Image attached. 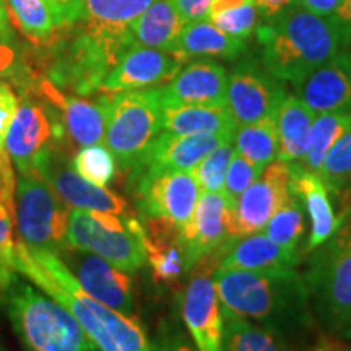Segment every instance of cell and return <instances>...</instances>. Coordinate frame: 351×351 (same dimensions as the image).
I'll return each mask as SVG.
<instances>
[{
	"mask_svg": "<svg viewBox=\"0 0 351 351\" xmlns=\"http://www.w3.org/2000/svg\"><path fill=\"white\" fill-rule=\"evenodd\" d=\"M348 67H350V73H351V54H348Z\"/></svg>",
	"mask_w": 351,
	"mask_h": 351,
	"instance_id": "cell-53",
	"label": "cell"
},
{
	"mask_svg": "<svg viewBox=\"0 0 351 351\" xmlns=\"http://www.w3.org/2000/svg\"><path fill=\"white\" fill-rule=\"evenodd\" d=\"M12 36V28H10V19H8V10L5 0H0V39L8 43Z\"/></svg>",
	"mask_w": 351,
	"mask_h": 351,
	"instance_id": "cell-49",
	"label": "cell"
},
{
	"mask_svg": "<svg viewBox=\"0 0 351 351\" xmlns=\"http://www.w3.org/2000/svg\"><path fill=\"white\" fill-rule=\"evenodd\" d=\"M186 269L221 252L231 238V210L223 192H202L191 226L184 232Z\"/></svg>",
	"mask_w": 351,
	"mask_h": 351,
	"instance_id": "cell-17",
	"label": "cell"
},
{
	"mask_svg": "<svg viewBox=\"0 0 351 351\" xmlns=\"http://www.w3.org/2000/svg\"><path fill=\"white\" fill-rule=\"evenodd\" d=\"M186 25L174 0H156L130 25V44L174 52Z\"/></svg>",
	"mask_w": 351,
	"mask_h": 351,
	"instance_id": "cell-26",
	"label": "cell"
},
{
	"mask_svg": "<svg viewBox=\"0 0 351 351\" xmlns=\"http://www.w3.org/2000/svg\"><path fill=\"white\" fill-rule=\"evenodd\" d=\"M351 127V111H335L317 114L311 129L309 145L304 158L301 160V166L306 169L320 174L324 161L332 150L333 145Z\"/></svg>",
	"mask_w": 351,
	"mask_h": 351,
	"instance_id": "cell-31",
	"label": "cell"
},
{
	"mask_svg": "<svg viewBox=\"0 0 351 351\" xmlns=\"http://www.w3.org/2000/svg\"><path fill=\"white\" fill-rule=\"evenodd\" d=\"M245 0H213V8H212V15L217 12L221 10H228V8L238 7L241 3H244ZM210 15V16H212Z\"/></svg>",
	"mask_w": 351,
	"mask_h": 351,
	"instance_id": "cell-50",
	"label": "cell"
},
{
	"mask_svg": "<svg viewBox=\"0 0 351 351\" xmlns=\"http://www.w3.org/2000/svg\"><path fill=\"white\" fill-rule=\"evenodd\" d=\"M234 150L249 161L265 168L276 158L278 153V129H276V116L265 117L252 124L236 127Z\"/></svg>",
	"mask_w": 351,
	"mask_h": 351,
	"instance_id": "cell-32",
	"label": "cell"
},
{
	"mask_svg": "<svg viewBox=\"0 0 351 351\" xmlns=\"http://www.w3.org/2000/svg\"><path fill=\"white\" fill-rule=\"evenodd\" d=\"M234 117L228 106H165L163 132L179 135L234 134Z\"/></svg>",
	"mask_w": 351,
	"mask_h": 351,
	"instance_id": "cell-30",
	"label": "cell"
},
{
	"mask_svg": "<svg viewBox=\"0 0 351 351\" xmlns=\"http://www.w3.org/2000/svg\"><path fill=\"white\" fill-rule=\"evenodd\" d=\"M223 311L256 320L283 335L309 320V291L295 269H221L213 274Z\"/></svg>",
	"mask_w": 351,
	"mask_h": 351,
	"instance_id": "cell-2",
	"label": "cell"
},
{
	"mask_svg": "<svg viewBox=\"0 0 351 351\" xmlns=\"http://www.w3.org/2000/svg\"><path fill=\"white\" fill-rule=\"evenodd\" d=\"M200 263V262H199ZM191 278L182 295V319L199 351H221L225 314L219 301L213 274L219 258L204 262Z\"/></svg>",
	"mask_w": 351,
	"mask_h": 351,
	"instance_id": "cell-10",
	"label": "cell"
},
{
	"mask_svg": "<svg viewBox=\"0 0 351 351\" xmlns=\"http://www.w3.org/2000/svg\"><path fill=\"white\" fill-rule=\"evenodd\" d=\"M291 163L275 158L263 168V173L252 182L231 210V238L261 232L274 213L291 197L289 191Z\"/></svg>",
	"mask_w": 351,
	"mask_h": 351,
	"instance_id": "cell-11",
	"label": "cell"
},
{
	"mask_svg": "<svg viewBox=\"0 0 351 351\" xmlns=\"http://www.w3.org/2000/svg\"><path fill=\"white\" fill-rule=\"evenodd\" d=\"M234 153V143L231 140L215 148L191 171L199 182L202 192H223L228 168Z\"/></svg>",
	"mask_w": 351,
	"mask_h": 351,
	"instance_id": "cell-37",
	"label": "cell"
},
{
	"mask_svg": "<svg viewBox=\"0 0 351 351\" xmlns=\"http://www.w3.org/2000/svg\"><path fill=\"white\" fill-rule=\"evenodd\" d=\"M34 169L49 182L69 207L129 215V205L121 195L114 194L108 187H98L83 179L73 171L72 165H69L65 158L52 148H47L39 155Z\"/></svg>",
	"mask_w": 351,
	"mask_h": 351,
	"instance_id": "cell-14",
	"label": "cell"
},
{
	"mask_svg": "<svg viewBox=\"0 0 351 351\" xmlns=\"http://www.w3.org/2000/svg\"><path fill=\"white\" fill-rule=\"evenodd\" d=\"M0 202H2V199H0Z\"/></svg>",
	"mask_w": 351,
	"mask_h": 351,
	"instance_id": "cell-55",
	"label": "cell"
},
{
	"mask_svg": "<svg viewBox=\"0 0 351 351\" xmlns=\"http://www.w3.org/2000/svg\"><path fill=\"white\" fill-rule=\"evenodd\" d=\"M285 96L283 83L252 60L241 62L228 75L226 106L238 125L276 116Z\"/></svg>",
	"mask_w": 351,
	"mask_h": 351,
	"instance_id": "cell-12",
	"label": "cell"
},
{
	"mask_svg": "<svg viewBox=\"0 0 351 351\" xmlns=\"http://www.w3.org/2000/svg\"><path fill=\"white\" fill-rule=\"evenodd\" d=\"M104 143L121 168H132L163 132V99L160 86L108 93Z\"/></svg>",
	"mask_w": 351,
	"mask_h": 351,
	"instance_id": "cell-5",
	"label": "cell"
},
{
	"mask_svg": "<svg viewBox=\"0 0 351 351\" xmlns=\"http://www.w3.org/2000/svg\"><path fill=\"white\" fill-rule=\"evenodd\" d=\"M15 173L12 168V158L7 148L0 150V199L7 204H15Z\"/></svg>",
	"mask_w": 351,
	"mask_h": 351,
	"instance_id": "cell-42",
	"label": "cell"
},
{
	"mask_svg": "<svg viewBox=\"0 0 351 351\" xmlns=\"http://www.w3.org/2000/svg\"><path fill=\"white\" fill-rule=\"evenodd\" d=\"M163 106H226L228 72L215 60H195L160 86Z\"/></svg>",
	"mask_w": 351,
	"mask_h": 351,
	"instance_id": "cell-19",
	"label": "cell"
},
{
	"mask_svg": "<svg viewBox=\"0 0 351 351\" xmlns=\"http://www.w3.org/2000/svg\"><path fill=\"white\" fill-rule=\"evenodd\" d=\"M0 295L26 351H99L60 302L36 291L16 274Z\"/></svg>",
	"mask_w": 351,
	"mask_h": 351,
	"instance_id": "cell-4",
	"label": "cell"
},
{
	"mask_svg": "<svg viewBox=\"0 0 351 351\" xmlns=\"http://www.w3.org/2000/svg\"><path fill=\"white\" fill-rule=\"evenodd\" d=\"M289 191L298 200H301L302 208L309 215L313 228L307 241V251H314L315 247L327 243L339 226V219L335 218L328 197V189L320 174H315L298 163H291Z\"/></svg>",
	"mask_w": 351,
	"mask_h": 351,
	"instance_id": "cell-23",
	"label": "cell"
},
{
	"mask_svg": "<svg viewBox=\"0 0 351 351\" xmlns=\"http://www.w3.org/2000/svg\"><path fill=\"white\" fill-rule=\"evenodd\" d=\"M12 267L60 302L99 351H152L138 319L88 295L56 252L38 251L19 241L13 245Z\"/></svg>",
	"mask_w": 351,
	"mask_h": 351,
	"instance_id": "cell-1",
	"label": "cell"
},
{
	"mask_svg": "<svg viewBox=\"0 0 351 351\" xmlns=\"http://www.w3.org/2000/svg\"><path fill=\"white\" fill-rule=\"evenodd\" d=\"M15 215L23 244L56 254L67 244L69 205L36 169L20 174Z\"/></svg>",
	"mask_w": 351,
	"mask_h": 351,
	"instance_id": "cell-8",
	"label": "cell"
},
{
	"mask_svg": "<svg viewBox=\"0 0 351 351\" xmlns=\"http://www.w3.org/2000/svg\"><path fill=\"white\" fill-rule=\"evenodd\" d=\"M67 245L106 258L116 269L134 274L147 262L145 228L132 215L72 208Z\"/></svg>",
	"mask_w": 351,
	"mask_h": 351,
	"instance_id": "cell-7",
	"label": "cell"
},
{
	"mask_svg": "<svg viewBox=\"0 0 351 351\" xmlns=\"http://www.w3.org/2000/svg\"><path fill=\"white\" fill-rule=\"evenodd\" d=\"M295 5H300L304 10L313 12L324 19L339 21L343 0H296Z\"/></svg>",
	"mask_w": 351,
	"mask_h": 351,
	"instance_id": "cell-44",
	"label": "cell"
},
{
	"mask_svg": "<svg viewBox=\"0 0 351 351\" xmlns=\"http://www.w3.org/2000/svg\"><path fill=\"white\" fill-rule=\"evenodd\" d=\"M54 127L43 106L23 103L16 109L5 138V148L20 174L34 169L39 155L51 148Z\"/></svg>",
	"mask_w": 351,
	"mask_h": 351,
	"instance_id": "cell-21",
	"label": "cell"
},
{
	"mask_svg": "<svg viewBox=\"0 0 351 351\" xmlns=\"http://www.w3.org/2000/svg\"><path fill=\"white\" fill-rule=\"evenodd\" d=\"M62 25H72L77 20L82 0H46Z\"/></svg>",
	"mask_w": 351,
	"mask_h": 351,
	"instance_id": "cell-45",
	"label": "cell"
},
{
	"mask_svg": "<svg viewBox=\"0 0 351 351\" xmlns=\"http://www.w3.org/2000/svg\"><path fill=\"white\" fill-rule=\"evenodd\" d=\"M39 95L47 103L62 112L65 130L80 147H90L104 142L106 134V106L104 98L98 103L65 96L51 80H41L38 85Z\"/></svg>",
	"mask_w": 351,
	"mask_h": 351,
	"instance_id": "cell-22",
	"label": "cell"
},
{
	"mask_svg": "<svg viewBox=\"0 0 351 351\" xmlns=\"http://www.w3.org/2000/svg\"><path fill=\"white\" fill-rule=\"evenodd\" d=\"M320 178L333 195L351 197V127L328 152Z\"/></svg>",
	"mask_w": 351,
	"mask_h": 351,
	"instance_id": "cell-35",
	"label": "cell"
},
{
	"mask_svg": "<svg viewBox=\"0 0 351 351\" xmlns=\"http://www.w3.org/2000/svg\"><path fill=\"white\" fill-rule=\"evenodd\" d=\"M70 165L83 179L98 187H108L117 171L116 156L108 147H103L101 143L82 147Z\"/></svg>",
	"mask_w": 351,
	"mask_h": 351,
	"instance_id": "cell-36",
	"label": "cell"
},
{
	"mask_svg": "<svg viewBox=\"0 0 351 351\" xmlns=\"http://www.w3.org/2000/svg\"><path fill=\"white\" fill-rule=\"evenodd\" d=\"M8 19L15 28L38 47H54L72 32L62 25L46 0H5Z\"/></svg>",
	"mask_w": 351,
	"mask_h": 351,
	"instance_id": "cell-27",
	"label": "cell"
},
{
	"mask_svg": "<svg viewBox=\"0 0 351 351\" xmlns=\"http://www.w3.org/2000/svg\"><path fill=\"white\" fill-rule=\"evenodd\" d=\"M13 62H15V51L5 41H0V80L10 72Z\"/></svg>",
	"mask_w": 351,
	"mask_h": 351,
	"instance_id": "cell-47",
	"label": "cell"
},
{
	"mask_svg": "<svg viewBox=\"0 0 351 351\" xmlns=\"http://www.w3.org/2000/svg\"><path fill=\"white\" fill-rule=\"evenodd\" d=\"M0 351H7V348H5V346H3L2 341H0Z\"/></svg>",
	"mask_w": 351,
	"mask_h": 351,
	"instance_id": "cell-54",
	"label": "cell"
},
{
	"mask_svg": "<svg viewBox=\"0 0 351 351\" xmlns=\"http://www.w3.org/2000/svg\"><path fill=\"white\" fill-rule=\"evenodd\" d=\"M156 0H82L73 26L121 51L132 46L129 29Z\"/></svg>",
	"mask_w": 351,
	"mask_h": 351,
	"instance_id": "cell-18",
	"label": "cell"
},
{
	"mask_svg": "<svg viewBox=\"0 0 351 351\" xmlns=\"http://www.w3.org/2000/svg\"><path fill=\"white\" fill-rule=\"evenodd\" d=\"M152 351H192V348L186 343H174V341H165L155 346Z\"/></svg>",
	"mask_w": 351,
	"mask_h": 351,
	"instance_id": "cell-51",
	"label": "cell"
},
{
	"mask_svg": "<svg viewBox=\"0 0 351 351\" xmlns=\"http://www.w3.org/2000/svg\"><path fill=\"white\" fill-rule=\"evenodd\" d=\"M339 25L341 26V32H343L345 44L351 43V0H343L339 16Z\"/></svg>",
	"mask_w": 351,
	"mask_h": 351,
	"instance_id": "cell-48",
	"label": "cell"
},
{
	"mask_svg": "<svg viewBox=\"0 0 351 351\" xmlns=\"http://www.w3.org/2000/svg\"><path fill=\"white\" fill-rule=\"evenodd\" d=\"M16 109H19V98L13 93L12 86L0 83V150L5 148V138Z\"/></svg>",
	"mask_w": 351,
	"mask_h": 351,
	"instance_id": "cell-41",
	"label": "cell"
},
{
	"mask_svg": "<svg viewBox=\"0 0 351 351\" xmlns=\"http://www.w3.org/2000/svg\"><path fill=\"white\" fill-rule=\"evenodd\" d=\"M245 51L244 39L234 38L218 28L210 20L187 23L179 34L174 52L184 60L192 57H218L234 60Z\"/></svg>",
	"mask_w": 351,
	"mask_h": 351,
	"instance_id": "cell-28",
	"label": "cell"
},
{
	"mask_svg": "<svg viewBox=\"0 0 351 351\" xmlns=\"http://www.w3.org/2000/svg\"><path fill=\"white\" fill-rule=\"evenodd\" d=\"M186 23L210 20L213 0H174Z\"/></svg>",
	"mask_w": 351,
	"mask_h": 351,
	"instance_id": "cell-43",
	"label": "cell"
},
{
	"mask_svg": "<svg viewBox=\"0 0 351 351\" xmlns=\"http://www.w3.org/2000/svg\"><path fill=\"white\" fill-rule=\"evenodd\" d=\"M261 19L262 13L256 0H245L238 7L213 13L210 21L217 25L221 32L245 41L257 32L261 26Z\"/></svg>",
	"mask_w": 351,
	"mask_h": 351,
	"instance_id": "cell-38",
	"label": "cell"
},
{
	"mask_svg": "<svg viewBox=\"0 0 351 351\" xmlns=\"http://www.w3.org/2000/svg\"><path fill=\"white\" fill-rule=\"evenodd\" d=\"M262 64L280 82L296 83L339 56L345 36L339 21L300 5L271 16L257 28Z\"/></svg>",
	"mask_w": 351,
	"mask_h": 351,
	"instance_id": "cell-3",
	"label": "cell"
},
{
	"mask_svg": "<svg viewBox=\"0 0 351 351\" xmlns=\"http://www.w3.org/2000/svg\"><path fill=\"white\" fill-rule=\"evenodd\" d=\"M234 134L179 135L161 132L147 152L132 166V178L160 174L165 171H189L195 168L219 145L231 142Z\"/></svg>",
	"mask_w": 351,
	"mask_h": 351,
	"instance_id": "cell-15",
	"label": "cell"
},
{
	"mask_svg": "<svg viewBox=\"0 0 351 351\" xmlns=\"http://www.w3.org/2000/svg\"><path fill=\"white\" fill-rule=\"evenodd\" d=\"M132 187L145 218L168 219L184 236L191 226L202 194L194 174L189 171H165L160 174L138 176L132 178Z\"/></svg>",
	"mask_w": 351,
	"mask_h": 351,
	"instance_id": "cell-9",
	"label": "cell"
},
{
	"mask_svg": "<svg viewBox=\"0 0 351 351\" xmlns=\"http://www.w3.org/2000/svg\"><path fill=\"white\" fill-rule=\"evenodd\" d=\"M256 2L258 8H261L262 19L269 20L271 16L278 15L280 12L295 5L296 0H256Z\"/></svg>",
	"mask_w": 351,
	"mask_h": 351,
	"instance_id": "cell-46",
	"label": "cell"
},
{
	"mask_svg": "<svg viewBox=\"0 0 351 351\" xmlns=\"http://www.w3.org/2000/svg\"><path fill=\"white\" fill-rule=\"evenodd\" d=\"M263 173V166H258L252 161H249L247 158H244L239 153H234L231 158L230 168H228L226 179H225V187H223V195L226 197L230 210L234 208L236 202L241 197V194L251 186L252 182H256L261 174Z\"/></svg>",
	"mask_w": 351,
	"mask_h": 351,
	"instance_id": "cell-39",
	"label": "cell"
},
{
	"mask_svg": "<svg viewBox=\"0 0 351 351\" xmlns=\"http://www.w3.org/2000/svg\"><path fill=\"white\" fill-rule=\"evenodd\" d=\"M341 335H343V337H345V339H348V340H351V324H350V326H348V327H346V328H345V330H343V332H341Z\"/></svg>",
	"mask_w": 351,
	"mask_h": 351,
	"instance_id": "cell-52",
	"label": "cell"
},
{
	"mask_svg": "<svg viewBox=\"0 0 351 351\" xmlns=\"http://www.w3.org/2000/svg\"><path fill=\"white\" fill-rule=\"evenodd\" d=\"M145 252L153 278L166 287L176 285L186 271V252L181 231L165 218L145 219Z\"/></svg>",
	"mask_w": 351,
	"mask_h": 351,
	"instance_id": "cell-25",
	"label": "cell"
},
{
	"mask_svg": "<svg viewBox=\"0 0 351 351\" xmlns=\"http://www.w3.org/2000/svg\"><path fill=\"white\" fill-rule=\"evenodd\" d=\"M315 114L296 95H287L276 114L278 153L276 158L287 163H298L304 158L309 145Z\"/></svg>",
	"mask_w": 351,
	"mask_h": 351,
	"instance_id": "cell-29",
	"label": "cell"
},
{
	"mask_svg": "<svg viewBox=\"0 0 351 351\" xmlns=\"http://www.w3.org/2000/svg\"><path fill=\"white\" fill-rule=\"evenodd\" d=\"M13 226H15V204L0 202V289L16 274L12 267Z\"/></svg>",
	"mask_w": 351,
	"mask_h": 351,
	"instance_id": "cell-40",
	"label": "cell"
},
{
	"mask_svg": "<svg viewBox=\"0 0 351 351\" xmlns=\"http://www.w3.org/2000/svg\"><path fill=\"white\" fill-rule=\"evenodd\" d=\"M218 256H221V269L282 270L295 269L301 262L298 249L283 247L267 238L262 231L230 241Z\"/></svg>",
	"mask_w": 351,
	"mask_h": 351,
	"instance_id": "cell-24",
	"label": "cell"
},
{
	"mask_svg": "<svg viewBox=\"0 0 351 351\" xmlns=\"http://www.w3.org/2000/svg\"><path fill=\"white\" fill-rule=\"evenodd\" d=\"M57 256L88 295L111 309L132 315L134 291L130 276L125 271L116 269L106 258L93 252L70 247L67 244L57 252Z\"/></svg>",
	"mask_w": 351,
	"mask_h": 351,
	"instance_id": "cell-13",
	"label": "cell"
},
{
	"mask_svg": "<svg viewBox=\"0 0 351 351\" xmlns=\"http://www.w3.org/2000/svg\"><path fill=\"white\" fill-rule=\"evenodd\" d=\"M295 95L315 114L351 111V73L348 54L333 59L293 83Z\"/></svg>",
	"mask_w": 351,
	"mask_h": 351,
	"instance_id": "cell-20",
	"label": "cell"
},
{
	"mask_svg": "<svg viewBox=\"0 0 351 351\" xmlns=\"http://www.w3.org/2000/svg\"><path fill=\"white\" fill-rule=\"evenodd\" d=\"M221 351H285L275 333L252 324L249 319L226 313Z\"/></svg>",
	"mask_w": 351,
	"mask_h": 351,
	"instance_id": "cell-33",
	"label": "cell"
},
{
	"mask_svg": "<svg viewBox=\"0 0 351 351\" xmlns=\"http://www.w3.org/2000/svg\"><path fill=\"white\" fill-rule=\"evenodd\" d=\"M186 64L181 56L155 47L130 46L101 83L104 93L145 90L169 82Z\"/></svg>",
	"mask_w": 351,
	"mask_h": 351,
	"instance_id": "cell-16",
	"label": "cell"
},
{
	"mask_svg": "<svg viewBox=\"0 0 351 351\" xmlns=\"http://www.w3.org/2000/svg\"><path fill=\"white\" fill-rule=\"evenodd\" d=\"M304 282L322 326L343 332L351 324V223L314 249Z\"/></svg>",
	"mask_w": 351,
	"mask_h": 351,
	"instance_id": "cell-6",
	"label": "cell"
},
{
	"mask_svg": "<svg viewBox=\"0 0 351 351\" xmlns=\"http://www.w3.org/2000/svg\"><path fill=\"white\" fill-rule=\"evenodd\" d=\"M262 232L283 247L298 249L304 236V208L301 202L291 194L269 219Z\"/></svg>",
	"mask_w": 351,
	"mask_h": 351,
	"instance_id": "cell-34",
	"label": "cell"
}]
</instances>
